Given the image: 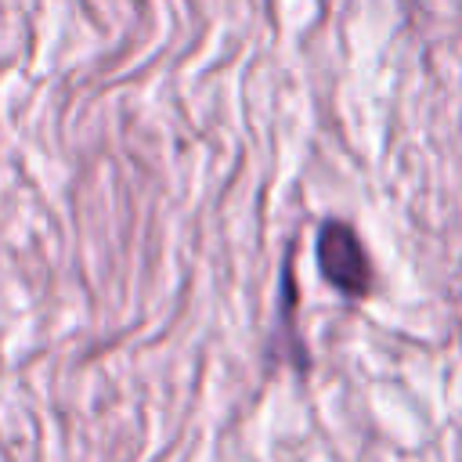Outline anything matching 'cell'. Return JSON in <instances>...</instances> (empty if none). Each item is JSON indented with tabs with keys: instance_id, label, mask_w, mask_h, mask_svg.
Returning <instances> with one entry per match:
<instances>
[{
	"instance_id": "obj_1",
	"label": "cell",
	"mask_w": 462,
	"mask_h": 462,
	"mask_svg": "<svg viewBox=\"0 0 462 462\" xmlns=\"http://www.w3.org/2000/svg\"><path fill=\"white\" fill-rule=\"evenodd\" d=\"M318 267L332 289L350 300H365L372 292V260L357 238V231L343 220H325L318 231Z\"/></svg>"
}]
</instances>
